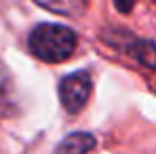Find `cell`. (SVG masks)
I'll use <instances>...</instances> for the list:
<instances>
[{"label":"cell","instance_id":"obj_1","mask_svg":"<svg viewBox=\"0 0 156 154\" xmlns=\"http://www.w3.org/2000/svg\"><path fill=\"white\" fill-rule=\"evenodd\" d=\"M76 42V32L61 23H38L27 36L30 53L47 63L66 61L74 53Z\"/></svg>","mask_w":156,"mask_h":154},{"label":"cell","instance_id":"obj_2","mask_svg":"<svg viewBox=\"0 0 156 154\" xmlns=\"http://www.w3.org/2000/svg\"><path fill=\"white\" fill-rule=\"evenodd\" d=\"M93 91V80H91V72L87 70H78L68 76L61 78L59 82V102L63 106L66 112L70 114H78L91 97Z\"/></svg>","mask_w":156,"mask_h":154},{"label":"cell","instance_id":"obj_3","mask_svg":"<svg viewBox=\"0 0 156 154\" xmlns=\"http://www.w3.org/2000/svg\"><path fill=\"white\" fill-rule=\"evenodd\" d=\"M105 40L114 47H118V51L127 53L133 61H137L139 66L156 70V45L144 38H135L127 30H116V38L105 36Z\"/></svg>","mask_w":156,"mask_h":154},{"label":"cell","instance_id":"obj_4","mask_svg":"<svg viewBox=\"0 0 156 154\" xmlns=\"http://www.w3.org/2000/svg\"><path fill=\"white\" fill-rule=\"evenodd\" d=\"M17 110H19V103H17V91H15L13 74L0 61V118L15 116Z\"/></svg>","mask_w":156,"mask_h":154},{"label":"cell","instance_id":"obj_5","mask_svg":"<svg viewBox=\"0 0 156 154\" xmlns=\"http://www.w3.org/2000/svg\"><path fill=\"white\" fill-rule=\"evenodd\" d=\"M95 148V137L91 133H84V131H78V133H72L68 137H63L55 152L53 154H87Z\"/></svg>","mask_w":156,"mask_h":154},{"label":"cell","instance_id":"obj_6","mask_svg":"<svg viewBox=\"0 0 156 154\" xmlns=\"http://www.w3.org/2000/svg\"><path fill=\"white\" fill-rule=\"evenodd\" d=\"M34 2L47 11L66 15V17H80V13L84 11V0H34Z\"/></svg>","mask_w":156,"mask_h":154},{"label":"cell","instance_id":"obj_7","mask_svg":"<svg viewBox=\"0 0 156 154\" xmlns=\"http://www.w3.org/2000/svg\"><path fill=\"white\" fill-rule=\"evenodd\" d=\"M137 0H114V6L120 11V13H131L133 6H135Z\"/></svg>","mask_w":156,"mask_h":154}]
</instances>
